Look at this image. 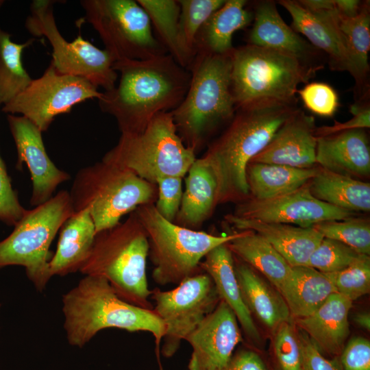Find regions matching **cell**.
I'll return each instance as SVG.
<instances>
[{"instance_id": "6da1fadb", "label": "cell", "mask_w": 370, "mask_h": 370, "mask_svg": "<svg viewBox=\"0 0 370 370\" xmlns=\"http://www.w3.org/2000/svg\"><path fill=\"white\" fill-rule=\"evenodd\" d=\"M118 85L102 92L99 106L114 117L121 134L143 132L158 114L169 112L183 101L191 74L169 53L145 60L114 63Z\"/></svg>"}, {"instance_id": "7a4b0ae2", "label": "cell", "mask_w": 370, "mask_h": 370, "mask_svg": "<svg viewBox=\"0 0 370 370\" xmlns=\"http://www.w3.org/2000/svg\"><path fill=\"white\" fill-rule=\"evenodd\" d=\"M297 104L267 101L238 108L222 134L201 157L218 186V204L239 203L249 197L246 168L269 144Z\"/></svg>"}, {"instance_id": "3957f363", "label": "cell", "mask_w": 370, "mask_h": 370, "mask_svg": "<svg viewBox=\"0 0 370 370\" xmlns=\"http://www.w3.org/2000/svg\"><path fill=\"white\" fill-rule=\"evenodd\" d=\"M64 328L71 345L82 347L99 331L117 328L147 332L156 343L160 369V346L166 328L153 309L141 308L121 299L103 278L86 275L62 297Z\"/></svg>"}, {"instance_id": "277c9868", "label": "cell", "mask_w": 370, "mask_h": 370, "mask_svg": "<svg viewBox=\"0 0 370 370\" xmlns=\"http://www.w3.org/2000/svg\"><path fill=\"white\" fill-rule=\"evenodd\" d=\"M231 53H197L188 70L190 82L181 103L171 112L177 134L195 153L234 117Z\"/></svg>"}, {"instance_id": "5b68a950", "label": "cell", "mask_w": 370, "mask_h": 370, "mask_svg": "<svg viewBox=\"0 0 370 370\" xmlns=\"http://www.w3.org/2000/svg\"><path fill=\"white\" fill-rule=\"evenodd\" d=\"M149 250L147 234L134 210L125 221L96 234L79 271L104 278L123 300L153 309L147 278Z\"/></svg>"}, {"instance_id": "8992f818", "label": "cell", "mask_w": 370, "mask_h": 370, "mask_svg": "<svg viewBox=\"0 0 370 370\" xmlns=\"http://www.w3.org/2000/svg\"><path fill=\"white\" fill-rule=\"evenodd\" d=\"M231 90L236 110L273 101L297 104V86L321 68L273 49L247 44L231 54Z\"/></svg>"}, {"instance_id": "52a82bcc", "label": "cell", "mask_w": 370, "mask_h": 370, "mask_svg": "<svg viewBox=\"0 0 370 370\" xmlns=\"http://www.w3.org/2000/svg\"><path fill=\"white\" fill-rule=\"evenodd\" d=\"M74 212L88 208L96 234L117 225L140 206L154 204L157 185L103 160L82 168L69 192Z\"/></svg>"}, {"instance_id": "ba28073f", "label": "cell", "mask_w": 370, "mask_h": 370, "mask_svg": "<svg viewBox=\"0 0 370 370\" xmlns=\"http://www.w3.org/2000/svg\"><path fill=\"white\" fill-rule=\"evenodd\" d=\"M134 211L148 238L153 280L161 286L177 285L202 272L199 265L204 258L239 234L217 236L182 227L163 218L154 204L140 206Z\"/></svg>"}, {"instance_id": "9c48e42d", "label": "cell", "mask_w": 370, "mask_h": 370, "mask_svg": "<svg viewBox=\"0 0 370 370\" xmlns=\"http://www.w3.org/2000/svg\"><path fill=\"white\" fill-rule=\"evenodd\" d=\"M196 158L177 134L169 112L156 115L140 133L121 134L101 160L156 184L164 177L183 178Z\"/></svg>"}, {"instance_id": "30bf717a", "label": "cell", "mask_w": 370, "mask_h": 370, "mask_svg": "<svg viewBox=\"0 0 370 370\" xmlns=\"http://www.w3.org/2000/svg\"><path fill=\"white\" fill-rule=\"evenodd\" d=\"M74 213L69 192L60 190L47 201L27 210L12 232L0 241V268L19 265L42 291L51 277L50 245L64 221Z\"/></svg>"}, {"instance_id": "8fae6325", "label": "cell", "mask_w": 370, "mask_h": 370, "mask_svg": "<svg viewBox=\"0 0 370 370\" xmlns=\"http://www.w3.org/2000/svg\"><path fill=\"white\" fill-rule=\"evenodd\" d=\"M85 19L115 62L145 60L168 53L153 34L149 18L134 0H82Z\"/></svg>"}, {"instance_id": "7c38bea8", "label": "cell", "mask_w": 370, "mask_h": 370, "mask_svg": "<svg viewBox=\"0 0 370 370\" xmlns=\"http://www.w3.org/2000/svg\"><path fill=\"white\" fill-rule=\"evenodd\" d=\"M53 0H34L25 26L34 36L45 37L52 47L51 63L60 73L84 78L105 91L114 88L118 73L114 59L79 34L71 42L60 34L53 15Z\"/></svg>"}, {"instance_id": "4fadbf2b", "label": "cell", "mask_w": 370, "mask_h": 370, "mask_svg": "<svg viewBox=\"0 0 370 370\" xmlns=\"http://www.w3.org/2000/svg\"><path fill=\"white\" fill-rule=\"evenodd\" d=\"M151 298L155 303L153 310L165 325L161 352L166 358L175 354L182 341L221 301L211 278L203 271L171 290L155 288Z\"/></svg>"}, {"instance_id": "5bb4252c", "label": "cell", "mask_w": 370, "mask_h": 370, "mask_svg": "<svg viewBox=\"0 0 370 370\" xmlns=\"http://www.w3.org/2000/svg\"><path fill=\"white\" fill-rule=\"evenodd\" d=\"M88 80L58 72L51 63L39 78L2 107L9 114H21L42 132L56 116L69 113L74 106L90 99H99L102 92Z\"/></svg>"}, {"instance_id": "9a60e30c", "label": "cell", "mask_w": 370, "mask_h": 370, "mask_svg": "<svg viewBox=\"0 0 370 370\" xmlns=\"http://www.w3.org/2000/svg\"><path fill=\"white\" fill-rule=\"evenodd\" d=\"M308 184L294 191L269 199L248 197L237 203L232 214L245 219L301 227L356 217L355 212L336 208L314 197Z\"/></svg>"}, {"instance_id": "2e32d148", "label": "cell", "mask_w": 370, "mask_h": 370, "mask_svg": "<svg viewBox=\"0 0 370 370\" xmlns=\"http://www.w3.org/2000/svg\"><path fill=\"white\" fill-rule=\"evenodd\" d=\"M278 3L292 17L291 27L304 35L310 43L328 58L333 71H348L355 78L351 55L338 29V14L334 0L317 1L310 10L298 1L281 0Z\"/></svg>"}, {"instance_id": "e0dca14e", "label": "cell", "mask_w": 370, "mask_h": 370, "mask_svg": "<svg viewBox=\"0 0 370 370\" xmlns=\"http://www.w3.org/2000/svg\"><path fill=\"white\" fill-rule=\"evenodd\" d=\"M186 341L193 349L189 370H223L243 337L235 314L221 300Z\"/></svg>"}, {"instance_id": "ac0fdd59", "label": "cell", "mask_w": 370, "mask_h": 370, "mask_svg": "<svg viewBox=\"0 0 370 370\" xmlns=\"http://www.w3.org/2000/svg\"><path fill=\"white\" fill-rule=\"evenodd\" d=\"M10 130L18 155L16 168L25 162L30 172L32 206H38L52 197L57 187L70 180V175L59 169L49 158L43 143L42 132L23 116L8 115Z\"/></svg>"}, {"instance_id": "d6986e66", "label": "cell", "mask_w": 370, "mask_h": 370, "mask_svg": "<svg viewBox=\"0 0 370 370\" xmlns=\"http://www.w3.org/2000/svg\"><path fill=\"white\" fill-rule=\"evenodd\" d=\"M315 121L297 108L281 125L269 144L250 162L286 165L299 169L316 166Z\"/></svg>"}, {"instance_id": "ffe728a7", "label": "cell", "mask_w": 370, "mask_h": 370, "mask_svg": "<svg viewBox=\"0 0 370 370\" xmlns=\"http://www.w3.org/2000/svg\"><path fill=\"white\" fill-rule=\"evenodd\" d=\"M253 13L254 23L247 44L278 51L309 65L323 68L320 62L322 53L286 25L274 1L258 2Z\"/></svg>"}, {"instance_id": "44dd1931", "label": "cell", "mask_w": 370, "mask_h": 370, "mask_svg": "<svg viewBox=\"0 0 370 370\" xmlns=\"http://www.w3.org/2000/svg\"><path fill=\"white\" fill-rule=\"evenodd\" d=\"M317 164L328 171L362 180L370 175V147L365 129L317 137Z\"/></svg>"}, {"instance_id": "7402d4cb", "label": "cell", "mask_w": 370, "mask_h": 370, "mask_svg": "<svg viewBox=\"0 0 370 370\" xmlns=\"http://www.w3.org/2000/svg\"><path fill=\"white\" fill-rule=\"evenodd\" d=\"M226 222L240 231H253L269 242L292 267L306 266L323 236L313 227L264 222L228 214Z\"/></svg>"}, {"instance_id": "603a6c76", "label": "cell", "mask_w": 370, "mask_h": 370, "mask_svg": "<svg viewBox=\"0 0 370 370\" xmlns=\"http://www.w3.org/2000/svg\"><path fill=\"white\" fill-rule=\"evenodd\" d=\"M352 302L340 293H334L312 314L295 319V323L320 350L339 354L349 334L348 314Z\"/></svg>"}, {"instance_id": "cb8c5ba5", "label": "cell", "mask_w": 370, "mask_h": 370, "mask_svg": "<svg viewBox=\"0 0 370 370\" xmlns=\"http://www.w3.org/2000/svg\"><path fill=\"white\" fill-rule=\"evenodd\" d=\"M199 267L211 278L221 300L232 310L248 338L254 342H260V332L241 295L235 273L234 255L227 243L211 250Z\"/></svg>"}, {"instance_id": "d4e9b609", "label": "cell", "mask_w": 370, "mask_h": 370, "mask_svg": "<svg viewBox=\"0 0 370 370\" xmlns=\"http://www.w3.org/2000/svg\"><path fill=\"white\" fill-rule=\"evenodd\" d=\"M95 226L88 208L74 212L60 229L57 249L49 262V276L79 271L92 248Z\"/></svg>"}, {"instance_id": "484cf974", "label": "cell", "mask_w": 370, "mask_h": 370, "mask_svg": "<svg viewBox=\"0 0 370 370\" xmlns=\"http://www.w3.org/2000/svg\"><path fill=\"white\" fill-rule=\"evenodd\" d=\"M234 269L243 299L252 317L273 332L280 324L292 321L288 306L275 288L238 258L234 259Z\"/></svg>"}, {"instance_id": "4316f807", "label": "cell", "mask_w": 370, "mask_h": 370, "mask_svg": "<svg viewBox=\"0 0 370 370\" xmlns=\"http://www.w3.org/2000/svg\"><path fill=\"white\" fill-rule=\"evenodd\" d=\"M186 174L185 190L174 223L197 230L218 205V186L213 172L202 158H196Z\"/></svg>"}, {"instance_id": "83f0119b", "label": "cell", "mask_w": 370, "mask_h": 370, "mask_svg": "<svg viewBox=\"0 0 370 370\" xmlns=\"http://www.w3.org/2000/svg\"><path fill=\"white\" fill-rule=\"evenodd\" d=\"M247 3L245 0H225L200 28L195 42L197 53H231L234 33L254 20V13L245 8Z\"/></svg>"}, {"instance_id": "f1b7e54d", "label": "cell", "mask_w": 370, "mask_h": 370, "mask_svg": "<svg viewBox=\"0 0 370 370\" xmlns=\"http://www.w3.org/2000/svg\"><path fill=\"white\" fill-rule=\"evenodd\" d=\"M279 292L292 318L307 317L336 291L327 275L308 266L294 267Z\"/></svg>"}, {"instance_id": "f546056e", "label": "cell", "mask_w": 370, "mask_h": 370, "mask_svg": "<svg viewBox=\"0 0 370 370\" xmlns=\"http://www.w3.org/2000/svg\"><path fill=\"white\" fill-rule=\"evenodd\" d=\"M319 170L317 166L299 169L281 164L249 162L246 168L249 197L264 200L287 194L307 184Z\"/></svg>"}, {"instance_id": "4dcf8cb0", "label": "cell", "mask_w": 370, "mask_h": 370, "mask_svg": "<svg viewBox=\"0 0 370 370\" xmlns=\"http://www.w3.org/2000/svg\"><path fill=\"white\" fill-rule=\"evenodd\" d=\"M227 246L234 256L263 275L278 291L292 271L282 255L253 231H240Z\"/></svg>"}, {"instance_id": "1f68e13d", "label": "cell", "mask_w": 370, "mask_h": 370, "mask_svg": "<svg viewBox=\"0 0 370 370\" xmlns=\"http://www.w3.org/2000/svg\"><path fill=\"white\" fill-rule=\"evenodd\" d=\"M319 200L349 212L370 211V184L319 167L308 184Z\"/></svg>"}, {"instance_id": "d6a6232c", "label": "cell", "mask_w": 370, "mask_h": 370, "mask_svg": "<svg viewBox=\"0 0 370 370\" xmlns=\"http://www.w3.org/2000/svg\"><path fill=\"white\" fill-rule=\"evenodd\" d=\"M35 38L18 44L11 40V34L0 27V106H5L21 93L32 78L22 62L23 50Z\"/></svg>"}, {"instance_id": "836d02e7", "label": "cell", "mask_w": 370, "mask_h": 370, "mask_svg": "<svg viewBox=\"0 0 370 370\" xmlns=\"http://www.w3.org/2000/svg\"><path fill=\"white\" fill-rule=\"evenodd\" d=\"M338 29L351 55L355 69L357 86L362 88L369 66L370 12L369 1L363 2L359 14L354 18H343L338 14Z\"/></svg>"}, {"instance_id": "e575fe53", "label": "cell", "mask_w": 370, "mask_h": 370, "mask_svg": "<svg viewBox=\"0 0 370 370\" xmlns=\"http://www.w3.org/2000/svg\"><path fill=\"white\" fill-rule=\"evenodd\" d=\"M180 14L178 23V46L184 67L188 69L197 54V35L210 16L225 0H178Z\"/></svg>"}, {"instance_id": "d590c367", "label": "cell", "mask_w": 370, "mask_h": 370, "mask_svg": "<svg viewBox=\"0 0 370 370\" xmlns=\"http://www.w3.org/2000/svg\"><path fill=\"white\" fill-rule=\"evenodd\" d=\"M147 14L155 36L167 53L184 67L178 46L180 5L178 0H136Z\"/></svg>"}, {"instance_id": "8d00e7d4", "label": "cell", "mask_w": 370, "mask_h": 370, "mask_svg": "<svg viewBox=\"0 0 370 370\" xmlns=\"http://www.w3.org/2000/svg\"><path fill=\"white\" fill-rule=\"evenodd\" d=\"M323 238L339 241L359 254H370V221L369 218L352 217L327 221L312 226Z\"/></svg>"}, {"instance_id": "74e56055", "label": "cell", "mask_w": 370, "mask_h": 370, "mask_svg": "<svg viewBox=\"0 0 370 370\" xmlns=\"http://www.w3.org/2000/svg\"><path fill=\"white\" fill-rule=\"evenodd\" d=\"M324 274L332 282L337 293L352 301L370 291L369 256L362 254L345 269Z\"/></svg>"}, {"instance_id": "f35d334b", "label": "cell", "mask_w": 370, "mask_h": 370, "mask_svg": "<svg viewBox=\"0 0 370 370\" xmlns=\"http://www.w3.org/2000/svg\"><path fill=\"white\" fill-rule=\"evenodd\" d=\"M361 255L339 241L323 238L310 256L306 266L323 273H331L345 269Z\"/></svg>"}, {"instance_id": "ab89813d", "label": "cell", "mask_w": 370, "mask_h": 370, "mask_svg": "<svg viewBox=\"0 0 370 370\" xmlns=\"http://www.w3.org/2000/svg\"><path fill=\"white\" fill-rule=\"evenodd\" d=\"M273 350L281 370H302L300 343L292 321L280 324L273 331Z\"/></svg>"}, {"instance_id": "60d3db41", "label": "cell", "mask_w": 370, "mask_h": 370, "mask_svg": "<svg viewBox=\"0 0 370 370\" xmlns=\"http://www.w3.org/2000/svg\"><path fill=\"white\" fill-rule=\"evenodd\" d=\"M297 93L305 107L313 114L321 116H332L339 106L336 90L325 83H308L297 90Z\"/></svg>"}, {"instance_id": "b9f144b4", "label": "cell", "mask_w": 370, "mask_h": 370, "mask_svg": "<svg viewBox=\"0 0 370 370\" xmlns=\"http://www.w3.org/2000/svg\"><path fill=\"white\" fill-rule=\"evenodd\" d=\"M182 177L169 176L157 182L158 195L154 206L158 212L169 221L174 222L182 202Z\"/></svg>"}, {"instance_id": "7bdbcfd3", "label": "cell", "mask_w": 370, "mask_h": 370, "mask_svg": "<svg viewBox=\"0 0 370 370\" xmlns=\"http://www.w3.org/2000/svg\"><path fill=\"white\" fill-rule=\"evenodd\" d=\"M27 210L20 204L17 193L12 188L10 177L0 154V221L14 226Z\"/></svg>"}, {"instance_id": "ee69618b", "label": "cell", "mask_w": 370, "mask_h": 370, "mask_svg": "<svg viewBox=\"0 0 370 370\" xmlns=\"http://www.w3.org/2000/svg\"><path fill=\"white\" fill-rule=\"evenodd\" d=\"M341 352L343 370H370V342L367 338H352Z\"/></svg>"}, {"instance_id": "f6af8a7d", "label": "cell", "mask_w": 370, "mask_h": 370, "mask_svg": "<svg viewBox=\"0 0 370 370\" xmlns=\"http://www.w3.org/2000/svg\"><path fill=\"white\" fill-rule=\"evenodd\" d=\"M350 112L353 114V117L345 122L341 123L335 121L332 125L317 127L315 136L321 137L346 130L369 128L370 108L369 102L356 103L352 105Z\"/></svg>"}, {"instance_id": "bcb514c9", "label": "cell", "mask_w": 370, "mask_h": 370, "mask_svg": "<svg viewBox=\"0 0 370 370\" xmlns=\"http://www.w3.org/2000/svg\"><path fill=\"white\" fill-rule=\"evenodd\" d=\"M302 356V370H341L338 364L323 356L316 344L304 332L298 333Z\"/></svg>"}, {"instance_id": "7dc6e473", "label": "cell", "mask_w": 370, "mask_h": 370, "mask_svg": "<svg viewBox=\"0 0 370 370\" xmlns=\"http://www.w3.org/2000/svg\"><path fill=\"white\" fill-rule=\"evenodd\" d=\"M223 370H269L256 352L251 350H242L232 355L230 362Z\"/></svg>"}, {"instance_id": "c3c4849f", "label": "cell", "mask_w": 370, "mask_h": 370, "mask_svg": "<svg viewBox=\"0 0 370 370\" xmlns=\"http://www.w3.org/2000/svg\"><path fill=\"white\" fill-rule=\"evenodd\" d=\"M336 10L343 18L356 16L363 5V1L358 0H334Z\"/></svg>"}, {"instance_id": "681fc988", "label": "cell", "mask_w": 370, "mask_h": 370, "mask_svg": "<svg viewBox=\"0 0 370 370\" xmlns=\"http://www.w3.org/2000/svg\"><path fill=\"white\" fill-rule=\"evenodd\" d=\"M355 323L361 328L370 330V314L369 312H360L354 317Z\"/></svg>"}, {"instance_id": "f907efd6", "label": "cell", "mask_w": 370, "mask_h": 370, "mask_svg": "<svg viewBox=\"0 0 370 370\" xmlns=\"http://www.w3.org/2000/svg\"><path fill=\"white\" fill-rule=\"evenodd\" d=\"M3 3H4V1L0 0V8L3 4Z\"/></svg>"}]
</instances>
